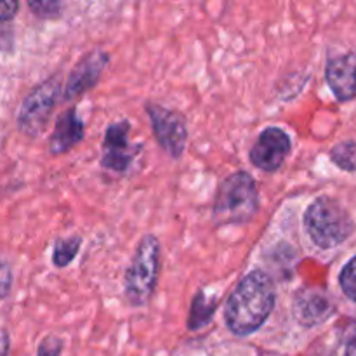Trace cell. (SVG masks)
<instances>
[{
  "mask_svg": "<svg viewBox=\"0 0 356 356\" xmlns=\"http://www.w3.org/2000/svg\"><path fill=\"white\" fill-rule=\"evenodd\" d=\"M325 76L337 99H353L356 96V52L329 59Z\"/></svg>",
  "mask_w": 356,
  "mask_h": 356,
  "instance_id": "11",
  "label": "cell"
},
{
  "mask_svg": "<svg viewBox=\"0 0 356 356\" xmlns=\"http://www.w3.org/2000/svg\"><path fill=\"white\" fill-rule=\"evenodd\" d=\"M305 226L320 249L341 245L353 232V221L346 209L330 197H320L309 205L305 214Z\"/></svg>",
  "mask_w": 356,
  "mask_h": 356,
  "instance_id": "4",
  "label": "cell"
},
{
  "mask_svg": "<svg viewBox=\"0 0 356 356\" xmlns=\"http://www.w3.org/2000/svg\"><path fill=\"white\" fill-rule=\"evenodd\" d=\"M259 211V190L249 172H233L219 184L216 193L212 219L218 226L243 225Z\"/></svg>",
  "mask_w": 356,
  "mask_h": 356,
  "instance_id": "2",
  "label": "cell"
},
{
  "mask_svg": "<svg viewBox=\"0 0 356 356\" xmlns=\"http://www.w3.org/2000/svg\"><path fill=\"white\" fill-rule=\"evenodd\" d=\"M160 275V242L155 235L139 240L131 264L125 270L124 292L132 308H145L153 298Z\"/></svg>",
  "mask_w": 356,
  "mask_h": 356,
  "instance_id": "3",
  "label": "cell"
},
{
  "mask_svg": "<svg viewBox=\"0 0 356 356\" xmlns=\"http://www.w3.org/2000/svg\"><path fill=\"white\" fill-rule=\"evenodd\" d=\"M63 350V341L56 336H47L40 341L37 348V356H59Z\"/></svg>",
  "mask_w": 356,
  "mask_h": 356,
  "instance_id": "18",
  "label": "cell"
},
{
  "mask_svg": "<svg viewBox=\"0 0 356 356\" xmlns=\"http://www.w3.org/2000/svg\"><path fill=\"white\" fill-rule=\"evenodd\" d=\"M19 3L16 0H0V21H9L16 16Z\"/></svg>",
  "mask_w": 356,
  "mask_h": 356,
  "instance_id": "20",
  "label": "cell"
},
{
  "mask_svg": "<svg viewBox=\"0 0 356 356\" xmlns=\"http://www.w3.org/2000/svg\"><path fill=\"white\" fill-rule=\"evenodd\" d=\"M330 159L337 167L344 170H356V143L344 141L334 146L330 152Z\"/></svg>",
  "mask_w": 356,
  "mask_h": 356,
  "instance_id": "15",
  "label": "cell"
},
{
  "mask_svg": "<svg viewBox=\"0 0 356 356\" xmlns=\"http://www.w3.org/2000/svg\"><path fill=\"white\" fill-rule=\"evenodd\" d=\"M216 309H218V299L205 294V291H198L195 294L190 306V315H188V329L191 332L204 329L212 322Z\"/></svg>",
  "mask_w": 356,
  "mask_h": 356,
  "instance_id": "13",
  "label": "cell"
},
{
  "mask_svg": "<svg viewBox=\"0 0 356 356\" xmlns=\"http://www.w3.org/2000/svg\"><path fill=\"white\" fill-rule=\"evenodd\" d=\"M277 291L270 275L250 271L240 280L225 305V323L235 336H250L264 325L275 309Z\"/></svg>",
  "mask_w": 356,
  "mask_h": 356,
  "instance_id": "1",
  "label": "cell"
},
{
  "mask_svg": "<svg viewBox=\"0 0 356 356\" xmlns=\"http://www.w3.org/2000/svg\"><path fill=\"white\" fill-rule=\"evenodd\" d=\"M334 312V305L327 294L315 291V289H305L299 291L294 299L292 313L299 325L302 327H315L323 323Z\"/></svg>",
  "mask_w": 356,
  "mask_h": 356,
  "instance_id": "10",
  "label": "cell"
},
{
  "mask_svg": "<svg viewBox=\"0 0 356 356\" xmlns=\"http://www.w3.org/2000/svg\"><path fill=\"white\" fill-rule=\"evenodd\" d=\"M110 63V54L101 49H94V51L87 52L79 63L72 68L68 79L65 83V99H76L87 90L92 89L97 82H99L101 75H103L104 68Z\"/></svg>",
  "mask_w": 356,
  "mask_h": 356,
  "instance_id": "9",
  "label": "cell"
},
{
  "mask_svg": "<svg viewBox=\"0 0 356 356\" xmlns=\"http://www.w3.org/2000/svg\"><path fill=\"white\" fill-rule=\"evenodd\" d=\"M82 238L80 236H70V238H58L52 249V263L58 268H65L72 263L79 254Z\"/></svg>",
  "mask_w": 356,
  "mask_h": 356,
  "instance_id": "14",
  "label": "cell"
},
{
  "mask_svg": "<svg viewBox=\"0 0 356 356\" xmlns=\"http://www.w3.org/2000/svg\"><path fill=\"white\" fill-rule=\"evenodd\" d=\"M145 108L160 148L172 159H181L188 141V127L183 115L159 103H146Z\"/></svg>",
  "mask_w": 356,
  "mask_h": 356,
  "instance_id": "6",
  "label": "cell"
},
{
  "mask_svg": "<svg viewBox=\"0 0 356 356\" xmlns=\"http://www.w3.org/2000/svg\"><path fill=\"white\" fill-rule=\"evenodd\" d=\"M59 94H61V82L56 75L35 87L24 97L17 111V129L21 134L28 138H38L44 134L51 120L52 110L58 104Z\"/></svg>",
  "mask_w": 356,
  "mask_h": 356,
  "instance_id": "5",
  "label": "cell"
},
{
  "mask_svg": "<svg viewBox=\"0 0 356 356\" xmlns=\"http://www.w3.org/2000/svg\"><path fill=\"white\" fill-rule=\"evenodd\" d=\"M28 7L33 10L35 16L42 17V19H52L61 14V3L56 0H30Z\"/></svg>",
  "mask_w": 356,
  "mask_h": 356,
  "instance_id": "16",
  "label": "cell"
},
{
  "mask_svg": "<svg viewBox=\"0 0 356 356\" xmlns=\"http://www.w3.org/2000/svg\"><path fill=\"white\" fill-rule=\"evenodd\" d=\"M129 132H131V124L127 120H118L108 125L104 131L103 155H101L103 169L122 174L134 162L138 148L129 141Z\"/></svg>",
  "mask_w": 356,
  "mask_h": 356,
  "instance_id": "7",
  "label": "cell"
},
{
  "mask_svg": "<svg viewBox=\"0 0 356 356\" xmlns=\"http://www.w3.org/2000/svg\"><path fill=\"white\" fill-rule=\"evenodd\" d=\"M292 148L291 138L280 127H266L250 148V162L264 172H275L282 167Z\"/></svg>",
  "mask_w": 356,
  "mask_h": 356,
  "instance_id": "8",
  "label": "cell"
},
{
  "mask_svg": "<svg viewBox=\"0 0 356 356\" xmlns=\"http://www.w3.org/2000/svg\"><path fill=\"white\" fill-rule=\"evenodd\" d=\"M9 353V334L3 327H0V356H7Z\"/></svg>",
  "mask_w": 356,
  "mask_h": 356,
  "instance_id": "21",
  "label": "cell"
},
{
  "mask_svg": "<svg viewBox=\"0 0 356 356\" xmlns=\"http://www.w3.org/2000/svg\"><path fill=\"white\" fill-rule=\"evenodd\" d=\"M86 134V125L82 118L76 115L75 108H70L68 111L61 113L56 120L54 131L49 139V153L51 155H63L70 149L75 148Z\"/></svg>",
  "mask_w": 356,
  "mask_h": 356,
  "instance_id": "12",
  "label": "cell"
},
{
  "mask_svg": "<svg viewBox=\"0 0 356 356\" xmlns=\"http://www.w3.org/2000/svg\"><path fill=\"white\" fill-rule=\"evenodd\" d=\"M13 287V270L6 259L0 257V299L7 298Z\"/></svg>",
  "mask_w": 356,
  "mask_h": 356,
  "instance_id": "19",
  "label": "cell"
},
{
  "mask_svg": "<svg viewBox=\"0 0 356 356\" xmlns=\"http://www.w3.org/2000/svg\"><path fill=\"white\" fill-rule=\"evenodd\" d=\"M341 287H343L344 294L356 302V257L344 266L343 273H341Z\"/></svg>",
  "mask_w": 356,
  "mask_h": 356,
  "instance_id": "17",
  "label": "cell"
},
{
  "mask_svg": "<svg viewBox=\"0 0 356 356\" xmlns=\"http://www.w3.org/2000/svg\"><path fill=\"white\" fill-rule=\"evenodd\" d=\"M346 356H356V334L350 339L346 348Z\"/></svg>",
  "mask_w": 356,
  "mask_h": 356,
  "instance_id": "22",
  "label": "cell"
}]
</instances>
